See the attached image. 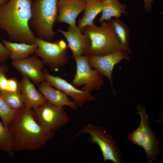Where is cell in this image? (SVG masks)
Wrapping results in <instances>:
<instances>
[{
	"label": "cell",
	"mask_w": 163,
	"mask_h": 163,
	"mask_svg": "<svg viewBox=\"0 0 163 163\" xmlns=\"http://www.w3.org/2000/svg\"><path fill=\"white\" fill-rule=\"evenodd\" d=\"M14 151H35L42 148L55 136V132L39 125L32 109L25 105L8 125Z\"/></svg>",
	"instance_id": "1"
},
{
	"label": "cell",
	"mask_w": 163,
	"mask_h": 163,
	"mask_svg": "<svg viewBox=\"0 0 163 163\" xmlns=\"http://www.w3.org/2000/svg\"><path fill=\"white\" fill-rule=\"evenodd\" d=\"M31 0H10L0 7V29L12 41L35 43V37L29 26L31 17Z\"/></svg>",
	"instance_id": "2"
},
{
	"label": "cell",
	"mask_w": 163,
	"mask_h": 163,
	"mask_svg": "<svg viewBox=\"0 0 163 163\" xmlns=\"http://www.w3.org/2000/svg\"><path fill=\"white\" fill-rule=\"evenodd\" d=\"M112 19L100 23L99 26L93 23L81 30L83 34L88 35L90 40V45L85 55L103 56L119 50L131 53L128 46L120 42L113 26Z\"/></svg>",
	"instance_id": "3"
},
{
	"label": "cell",
	"mask_w": 163,
	"mask_h": 163,
	"mask_svg": "<svg viewBox=\"0 0 163 163\" xmlns=\"http://www.w3.org/2000/svg\"><path fill=\"white\" fill-rule=\"evenodd\" d=\"M59 0H33L31 17L29 23L37 37L50 41L57 31L53 29L57 17V6Z\"/></svg>",
	"instance_id": "4"
},
{
	"label": "cell",
	"mask_w": 163,
	"mask_h": 163,
	"mask_svg": "<svg viewBox=\"0 0 163 163\" xmlns=\"http://www.w3.org/2000/svg\"><path fill=\"white\" fill-rule=\"evenodd\" d=\"M138 113L140 115V122L138 127L130 133L128 139L133 144L141 146L147 155L148 163H152L158 158L161 151L156 136L149 125V116L145 108L140 104L137 105Z\"/></svg>",
	"instance_id": "5"
},
{
	"label": "cell",
	"mask_w": 163,
	"mask_h": 163,
	"mask_svg": "<svg viewBox=\"0 0 163 163\" xmlns=\"http://www.w3.org/2000/svg\"><path fill=\"white\" fill-rule=\"evenodd\" d=\"M87 133L90 137L89 142L97 144L103 156L104 162L111 161L115 163L123 162L120 151L112 135L103 127L88 123L77 132V135Z\"/></svg>",
	"instance_id": "6"
},
{
	"label": "cell",
	"mask_w": 163,
	"mask_h": 163,
	"mask_svg": "<svg viewBox=\"0 0 163 163\" xmlns=\"http://www.w3.org/2000/svg\"><path fill=\"white\" fill-rule=\"evenodd\" d=\"M35 43L37 45L34 53L41 57L44 64L51 69L62 66L68 61V47L63 39L55 40L51 43L35 37Z\"/></svg>",
	"instance_id": "7"
},
{
	"label": "cell",
	"mask_w": 163,
	"mask_h": 163,
	"mask_svg": "<svg viewBox=\"0 0 163 163\" xmlns=\"http://www.w3.org/2000/svg\"><path fill=\"white\" fill-rule=\"evenodd\" d=\"M32 110L34 117L37 123L51 131L55 132L70 121L64 107L55 105L47 101Z\"/></svg>",
	"instance_id": "8"
},
{
	"label": "cell",
	"mask_w": 163,
	"mask_h": 163,
	"mask_svg": "<svg viewBox=\"0 0 163 163\" xmlns=\"http://www.w3.org/2000/svg\"><path fill=\"white\" fill-rule=\"evenodd\" d=\"M76 64V73L72 82L76 87L84 85L82 90L91 92L99 89L104 84V75L97 69L92 70L85 55L75 59Z\"/></svg>",
	"instance_id": "9"
},
{
	"label": "cell",
	"mask_w": 163,
	"mask_h": 163,
	"mask_svg": "<svg viewBox=\"0 0 163 163\" xmlns=\"http://www.w3.org/2000/svg\"><path fill=\"white\" fill-rule=\"evenodd\" d=\"M45 81L50 84L69 96L78 107L90 101L96 100L90 92L79 90L69 83L65 80L59 76H55L49 74L46 69L42 70Z\"/></svg>",
	"instance_id": "10"
},
{
	"label": "cell",
	"mask_w": 163,
	"mask_h": 163,
	"mask_svg": "<svg viewBox=\"0 0 163 163\" xmlns=\"http://www.w3.org/2000/svg\"><path fill=\"white\" fill-rule=\"evenodd\" d=\"M129 53L124 50H119L107 55L95 56L87 55L89 64L109 79L113 85L112 74L114 65L123 59L128 60Z\"/></svg>",
	"instance_id": "11"
},
{
	"label": "cell",
	"mask_w": 163,
	"mask_h": 163,
	"mask_svg": "<svg viewBox=\"0 0 163 163\" xmlns=\"http://www.w3.org/2000/svg\"><path fill=\"white\" fill-rule=\"evenodd\" d=\"M36 56L12 61L11 64L22 76L28 77L38 85L45 81L42 72L44 63Z\"/></svg>",
	"instance_id": "12"
},
{
	"label": "cell",
	"mask_w": 163,
	"mask_h": 163,
	"mask_svg": "<svg viewBox=\"0 0 163 163\" xmlns=\"http://www.w3.org/2000/svg\"><path fill=\"white\" fill-rule=\"evenodd\" d=\"M58 31L62 34L68 42V47L71 50L72 57L75 59L85 54L91 44L89 36L83 34L76 26L68 27L67 31L59 29Z\"/></svg>",
	"instance_id": "13"
},
{
	"label": "cell",
	"mask_w": 163,
	"mask_h": 163,
	"mask_svg": "<svg viewBox=\"0 0 163 163\" xmlns=\"http://www.w3.org/2000/svg\"><path fill=\"white\" fill-rule=\"evenodd\" d=\"M86 2L79 0H59L57 6L58 15L56 21L73 27L76 26V19L85 9Z\"/></svg>",
	"instance_id": "14"
},
{
	"label": "cell",
	"mask_w": 163,
	"mask_h": 163,
	"mask_svg": "<svg viewBox=\"0 0 163 163\" xmlns=\"http://www.w3.org/2000/svg\"><path fill=\"white\" fill-rule=\"evenodd\" d=\"M37 85L38 90L48 101L59 106H67L72 109H77L75 103L71 101L67 95L53 88L47 82L45 81Z\"/></svg>",
	"instance_id": "15"
},
{
	"label": "cell",
	"mask_w": 163,
	"mask_h": 163,
	"mask_svg": "<svg viewBox=\"0 0 163 163\" xmlns=\"http://www.w3.org/2000/svg\"><path fill=\"white\" fill-rule=\"evenodd\" d=\"M20 89L25 105L32 109L47 101L25 76L21 78Z\"/></svg>",
	"instance_id": "16"
},
{
	"label": "cell",
	"mask_w": 163,
	"mask_h": 163,
	"mask_svg": "<svg viewBox=\"0 0 163 163\" xmlns=\"http://www.w3.org/2000/svg\"><path fill=\"white\" fill-rule=\"evenodd\" d=\"M3 44L10 52V58L12 61L22 59L30 56L37 47L36 43H12L6 40H2Z\"/></svg>",
	"instance_id": "17"
},
{
	"label": "cell",
	"mask_w": 163,
	"mask_h": 163,
	"mask_svg": "<svg viewBox=\"0 0 163 163\" xmlns=\"http://www.w3.org/2000/svg\"><path fill=\"white\" fill-rule=\"evenodd\" d=\"M127 7L126 5L121 3L118 0H103L102 14L98 23L111 19L113 17L119 18L122 14H127L125 10Z\"/></svg>",
	"instance_id": "18"
},
{
	"label": "cell",
	"mask_w": 163,
	"mask_h": 163,
	"mask_svg": "<svg viewBox=\"0 0 163 163\" xmlns=\"http://www.w3.org/2000/svg\"><path fill=\"white\" fill-rule=\"evenodd\" d=\"M103 0H88L86 2L85 12L78 21V27L81 30L85 26L93 24V21L102 10Z\"/></svg>",
	"instance_id": "19"
},
{
	"label": "cell",
	"mask_w": 163,
	"mask_h": 163,
	"mask_svg": "<svg viewBox=\"0 0 163 163\" xmlns=\"http://www.w3.org/2000/svg\"><path fill=\"white\" fill-rule=\"evenodd\" d=\"M0 97L15 110L18 111L25 106L20 90L15 92L0 90Z\"/></svg>",
	"instance_id": "20"
},
{
	"label": "cell",
	"mask_w": 163,
	"mask_h": 163,
	"mask_svg": "<svg viewBox=\"0 0 163 163\" xmlns=\"http://www.w3.org/2000/svg\"><path fill=\"white\" fill-rule=\"evenodd\" d=\"M112 22L115 33L121 43L128 46L130 42V34L126 24L119 18L112 19Z\"/></svg>",
	"instance_id": "21"
},
{
	"label": "cell",
	"mask_w": 163,
	"mask_h": 163,
	"mask_svg": "<svg viewBox=\"0 0 163 163\" xmlns=\"http://www.w3.org/2000/svg\"><path fill=\"white\" fill-rule=\"evenodd\" d=\"M0 149L7 153L13 158L14 152L12 146L10 132L8 129L0 121Z\"/></svg>",
	"instance_id": "22"
},
{
	"label": "cell",
	"mask_w": 163,
	"mask_h": 163,
	"mask_svg": "<svg viewBox=\"0 0 163 163\" xmlns=\"http://www.w3.org/2000/svg\"><path fill=\"white\" fill-rule=\"evenodd\" d=\"M18 111L11 108L0 97V117L4 125L7 129L9 123L15 117Z\"/></svg>",
	"instance_id": "23"
},
{
	"label": "cell",
	"mask_w": 163,
	"mask_h": 163,
	"mask_svg": "<svg viewBox=\"0 0 163 163\" xmlns=\"http://www.w3.org/2000/svg\"><path fill=\"white\" fill-rule=\"evenodd\" d=\"M20 82L15 78L8 79L7 91L15 92L20 90Z\"/></svg>",
	"instance_id": "24"
},
{
	"label": "cell",
	"mask_w": 163,
	"mask_h": 163,
	"mask_svg": "<svg viewBox=\"0 0 163 163\" xmlns=\"http://www.w3.org/2000/svg\"><path fill=\"white\" fill-rule=\"evenodd\" d=\"M10 52L8 50L4 44L0 42V63L5 62L10 58Z\"/></svg>",
	"instance_id": "25"
},
{
	"label": "cell",
	"mask_w": 163,
	"mask_h": 163,
	"mask_svg": "<svg viewBox=\"0 0 163 163\" xmlns=\"http://www.w3.org/2000/svg\"><path fill=\"white\" fill-rule=\"evenodd\" d=\"M8 79L5 74L2 72L0 73V90L6 91L7 88Z\"/></svg>",
	"instance_id": "26"
},
{
	"label": "cell",
	"mask_w": 163,
	"mask_h": 163,
	"mask_svg": "<svg viewBox=\"0 0 163 163\" xmlns=\"http://www.w3.org/2000/svg\"><path fill=\"white\" fill-rule=\"evenodd\" d=\"M154 0H144L143 10L145 13H150L152 11V5Z\"/></svg>",
	"instance_id": "27"
},
{
	"label": "cell",
	"mask_w": 163,
	"mask_h": 163,
	"mask_svg": "<svg viewBox=\"0 0 163 163\" xmlns=\"http://www.w3.org/2000/svg\"><path fill=\"white\" fill-rule=\"evenodd\" d=\"M8 72L9 68L7 64L5 62L1 63L0 64V73L2 72L6 75Z\"/></svg>",
	"instance_id": "28"
},
{
	"label": "cell",
	"mask_w": 163,
	"mask_h": 163,
	"mask_svg": "<svg viewBox=\"0 0 163 163\" xmlns=\"http://www.w3.org/2000/svg\"><path fill=\"white\" fill-rule=\"evenodd\" d=\"M10 0H0V7L7 3Z\"/></svg>",
	"instance_id": "29"
},
{
	"label": "cell",
	"mask_w": 163,
	"mask_h": 163,
	"mask_svg": "<svg viewBox=\"0 0 163 163\" xmlns=\"http://www.w3.org/2000/svg\"><path fill=\"white\" fill-rule=\"evenodd\" d=\"M79 0L83 1H85L87 2V1H88V0Z\"/></svg>",
	"instance_id": "30"
}]
</instances>
